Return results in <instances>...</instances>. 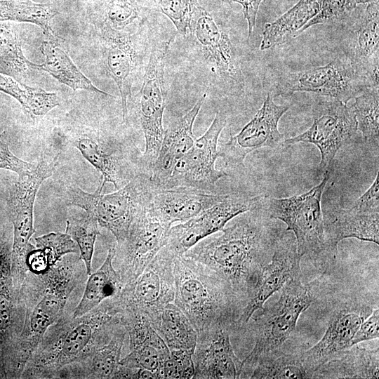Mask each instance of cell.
Instances as JSON below:
<instances>
[{
	"instance_id": "cell-1",
	"label": "cell",
	"mask_w": 379,
	"mask_h": 379,
	"mask_svg": "<svg viewBox=\"0 0 379 379\" xmlns=\"http://www.w3.org/2000/svg\"><path fill=\"white\" fill-rule=\"evenodd\" d=\"M229 222L220 235L206 237L183 255L211 267L229 284L241 314L286 228L269 216L263 201Z\"/></svg>"
},
{
	"instance_id": "cell-2",
	"label": "cell",
	"mask_w": 379,
	"mask_h": 379,
	"mask_svg": "<svg viewBox=\"0 0 379 379\" xmlns=\"http://www.w3.org/2000/svg\"><path fill=\"white\" fill-rule=\"evenodd\" d=\"M66 256V255H65ZM41 273L27 272L17 294L22 317L20 333L11 343L6 371L20 378L48 328L63 314L76 287L80 258H65Z\"/></svg>"
},
{
	"instance_id": "cell-3",
	"label": "cell",
	"mask_w": 379,
	"mask_h": 379,
	"mask_svg": "<svg viewBox=\"0 0 379 379\" xmlns=\"http://www.w3.org/2000/svg\"><path fill=\"white\" fill-rule=\"evenodd\" d=\"M121 325L114 297L80 317L62 315L48 328L20 378H58L65 366L84 360L106 344Z\"/></svg>"
},
{
	"instance_id": "cell-4",
	"label": "cell",
	"mask_w": 379,
	"mask_h": 379,
	"mask_svg": "<svg viewBox=\"0 0 379 379\" xmlns=\"http://www.w3.org/2000/svg\"><path fill=\"white\" fill-rule=\"evenodd\" d=\"M173 303L188 317L197 333L221 324L235 330L240 315L229 284L213 269L184 255L173 260Z\"/></svg>"
},
{
	"instance_id": "cell-5",
	"label": "cell",
	"mask_w": 379,
	"mask_h": 379,
	"mask_svg": "<svg viewBox=\"0 0 379 379\" xmlns=\"http://www.w3.org/2000/svg\"><path fill=\"white\" fill-rule=\"evenodd\" d=\"M330 173L308 192L288 198L265 196L263 207L271 218L286 225V231L293 232L300 257L306 256L319 271L326 272L335 260L329 253L324 234L321 201Z\"/></svg>"
},
{
	"instance_id": "cell-6",
	"label": "cell",
	"mask_w": 379,
	"mask_h": 379,
	"mask_svg": "<svg viewBox=\"0 0 379 379\" xmlns=\"http://www.w3.org/2000/svg\"><path fill=\"white\" fill-rule=\"evenodd\" d=\"M100 184L93 193L77 186L68 190L70 204L95 217L112 232L117 244L126 237L134 222L147 210L153 185L149 175L140 174L116 192L102 194Z\"/></svg>"
},
{
	"instance_id": "cell-7",
	"label": "cell",
	"mask_w": 379,
	"mask_h": 379,
	"mask_svg": "<svg viewBox=\"0 0 379 379\" xmlns=\"http://www.w3.org/2000/svg\"><path fill=\"white\" fill-rule=\"evenodd\" d=\"M313 284H302L301 278L289 280L279 291L278 300L251 319L255 344L242 360L240 378L247 375L258 358L269 351L281 347L295 329L300 315L314 301Z\"/></svg>"
},
{
	"instance_id": "cell-8",
	"label": "cell",
	"mask_w": 379,
	"mask_h": 379,
	"mask_svg": "<svg viewBox=\"0 0 379 379\" xmlns=\"http://www.w3.org/2000/svg\"><path fill=\"white\" fill-rule=\"evenodd\" d=\"M58 157L51 161L41 159L30 173L18 177L9 192L8 206L13 225L11 271L16 292L27 274L26 256L32 247L29 241L35 233L34 204L36 193L43 182L53 175Z\"/></svg>"
},
{
	"instance_id": "cell-9",
	"label": "cell",
	"mask_w": 379,
	"mask_h": 379,
	"mask_svg": "<svg viewBox=\"0 0 379 379\" xmlns=\"http://www.w3.org/2000/svg\"><path fill=\"white\" fill-rule=\"evenodd\" d=\"M369 81L346 59L337 58L327 65L281 76L275 84L278 95L310 92L347 102L367 88Z\"/></svg>"
},
{
	"instance_id": "cell-10",
	"label": "cell",
	"mask_w": 379,
	"mask_h": 379,
	"mask_svg": "<svg viewBox=\"0 0 379 379\" xmlns=\"http://www.w3.org/2000/svg\"><path fill=\"white\" fill-rule=\"evenodd\" d=\"M174 38L175 35L153 44L139 94V116L145 140L142 158L150 171L158 157L165 132L163 127L166 104L164 67Z\"/></svg>"
},
{
	"instance_id": "cell-11",
	"label": "cell",
	"mask_w": 379,
	"mask_h": 379,
	"mask_svg": "<svg viewBox=\"0 0 379 379\" xmlns=\"http://www.w3.org/2000/svg\"><path fill=\"white\" fill-rule=\"evenodd\" d=\"M313 123L304 133L284 140V145L298 142L316 145L321 152L319 172L329 171L338 150L347 144L357 131V123L351 107L335 99L321 100L312 107Z\"/></svg>"
},
{
	"instance_id": "cell-12",
	"label": "cell",
	"mask_w": 379,
	"mask_h": 379,
	"mask_svg": "<svg viewBox=\"0 0 379 379\" xmlns=\"http://www.w3.org/2000/svg\"><path fill=\"white\" fill-rule=\"evenodd\" d=\"M175 256L164 246L133 281L122 287L114 295L119 313L123 310L135 311L147 319L173 302Z\"/></svg>"
},
{
	"instance_id": "cell-13",
	"label": "cell",
	"mask_w": 379,
	"mask_h": 379,
	"mask_svg": "<svg viewBox=\"0 0 379 379\" xmlns=\"http://www.w3.org/2000/svg\"><path fill=\"white\" fill-rule=\"evenodd\" d=\"M265 195L227 194L197 216L171 226L165 246L175 255H183L202 239L221 231L238 215L260 206Z\"/></svg>"
},
{
	"instance_id": "cell-14",
	"label": "cell",
	"mask_w": 379,
	"mask_h": 379,
	"mask_svg": "<svg viewBox=\"0 0 379 379\" xmlns=\"http://www.w3.org/2000/svg\"><path fill=\"white\" fill-rule=\"evenodd\" d=\"M328 251L336 260L338 245L347 238L379 244V176L348 209L332 208L323 213Z\"/></svg>"
},
{
	"instance_id": "cell-15",
	"label": "cell",
	"mask_w": 379,
	"mask_h": 379,
	"mask_svg": "<svg viewBox=\"0 0 379 379\" xmlns=\"http://www.w3.org/2000/svg\"><path fill=\"white\" fill-rule=\"evenodd\" d=\"M226 124L225 117L216 112L208 130L195 140L190 149L176 163L164 188L187 187L210 192L220 179L227 176L215 166L220 157L218 138Z\"/></svg>"
},
{
	"instance_id": "cell-16",
	"label": "cell",
	"mask_w": 379,
	"mask_h": 379,
	"mask_svg": "<svg viewBox=\"0 0 379 379\" xmlns=\"http://www.w3.org/2000/svg\"><path fill=\"white\" fill-rule=\"evenodd\" d=\"M171 227L147 210L115 247L113 264L123 286L133 281L167 242Z\"/></svg>"
},
{
	"instance_id": "cell-17",
	"label": "cell",
	"mask_w": 379,
	"mask_h": 379,
	"mask_svg": "<svg viewBox=\"0 0 379 379\" xmlns=\"http://www.w3.org/2000/svg\"><path fill=\"white\" fill-rule=\"evenodd\" d=\"M289 106L276 105L267 93L262 106L252 119L235 135L218 149L219 157L225 164L237 167L243 164L251 152L263 147L281 148L284 145V137L278 130L281 117Z\"/></svg>"
},
{
	"instance_id": "cell-18",
	"label": "cell",
	"mask_w": 379,
	"mask_h": 379,
	"mask_svg": "<svg viewBox=\"0 0 379 379\" xmlns=\"http://www.w3.org/2000/svg\"><path fill=\"white\" fill-rule=\"evenodd\" d=\"M300 259L293 234L286 231L277 242L271 260L262 270L251 296L236 322L235 330L244 328L289 280L301 278Z\"/></svg>"
},
{
	"instance_id": "cell-19",
	"label": "cell",
	"mask_w": 379,
	"mask_h": 379,
	"mask_svg": "<svg viewBox=\"0 0 379 379\" xmlns=\"http://www.w3.org/2000/svg\"><path fill=\"white\" fill-rule=\"evenodd\" d=\"M372 310L370 305L359 298L347 299L336 306L322 338L310 349L303 351L305 364L313 375L321 365L351 347L359 326Z\"/></svg>"
},
{
	"instance_id": "cell-20",
	"label": "cell",
	"mask_w": 379,
	"mask_h": 379,
	"mask_svg": "<svg viewBox=\"0 0 379 379\" xmlns=\"http://www.w3.org/2000/svg\"><path fill=\"white\" fill-rule=\"evenodd\" d=\"M190 33L212 70L225 81L242 87L244 75L227 31L201 6L194 15Z\"/></svg>"
},
{
	"instance_id": "cell-21",
	"label": "cell",
	"mask_w": 379,
	"mask_h": 379,
	"mask_svg": "<svg viewBox=\"0 0 379 379\" xmlns=\"http://www.w3.org/2000/svg\"><path fill=\"white\" fill-rule=\"evenodd\" d=\"M348 24L344 39L346 57L372 87L378 88L379 1L368 3Z\"/></svg>"
},
{
	"instance_id": "cell-22",
	"label": "cell",
	"mask_w": 379,
	"mask_h": 379,
	"mask_svg": "<svg viewBox=\"0 0 379 379\" xmlns=\"http://www.w3.org/2000/svg\"><path fill=\"white\" fill-rule=\"evenodd\" d=\"M231 329L216 324L197 333L193 354V378H240L242 361L235 354L230 342Z\"/></svg>"
},
{
	"instance_id": "cell-23",
	"label": "cell",
	"mask_w": 379,
	"mask_h": 379,
	"mask_svg": "<svg viewBox=\"0 0 379 379\" xmlns=\"http://www.w3.org/2000/svg\"><path fill=\"white\" fill-rule=\"evenodd\" d=\"M187 187L154 188L151 191L148 212L166 225L185 222L225 197Z\"/></svg>"
},
{
	"instance_id": "cell-24",
	"label": "cell",
	"mask_w": 379,
	"mask_h": 379,
	"mask_svg": "<svg viewBox=\"0 0 379 379\" xmlns=\"http://www.w3.org/2000/svg\"><path fill=\"white\" fill-rule=\"evenodd\" d=\"M204 93L185 115L172 121L165 130L157 158L149 175L154 188H164L176 163L190 149L195 142L194 122L205 100Z\"/></svg>"
},
{
	"instance_id": "cell-25",
	"label": "cell",
	"mask_w": 379,
	"mask_h": 379,
	"mask_svg": "<svg viewBox=\"0 0 379 379\" xmlns=\"http://www.w3.org/2000/svg\"><path fill=\"white\" fill-rule=\"evenodd\" d=\"M130 350L120 360L114 378H161L162 365L170 349L154 328Z\"/></svg>"
},
{
	"instance_id": "cell-26",
	"label": "cell",
	"mask_w": 379,
	"mask_h": 379,
	"mask_svg": "<svg viewBox=\"0 0 379 379\" xmlns=\"http://www.w3.org/2000/svg\"><path fill=\"white\" fill-rule=\"evenodd\" d=\"M105 65L116 83L121 98L123 119L128 114L127 100L131 95L135 69V52L127 34L107 27Z\"/></svg>"
},
{
	"instance_id": "cell-27",
	"label": "cell",
	"mask_w": 379,
	"mask_h": 379,
	"mask_svg": "<svg viewBox=\"0 0 379 379\" xmlns=\"http://www.w3.org/2000/svg\"><path fill=\"white\" fill-rule=\"evenodd\" d=\"M126 335L125 328L119 326L106 344L95 349L84 360L65 366L63 368L69 371H65L60 378H114Z\"/></svg>"
},
{
	"instance_id": "cell-28",
	"label": "cell",
	"mask_w": 379,
	"mask_h": 379,
	"mask_svg": "<svg viewBox=\"0 0 379 379\" xmlns=\"http://www.w3.org/2000/svg\"><path fill=\"white\" fill-rule=\"evenodd\" d=\"M379 350L354 345L317 369L313 378H378Z\"/></svg>"
},
{
	"instance_id": "cell-29",
	"label": "cell",
	"mask_w": 379,
	"mask_h": 379,
	"mask_svg": "<svg viewBox=\"0 0 379 379\" xmlns=\"http://www.w3.org/2000/svg\"><path fill=\"white\" fill-rule=\"evenodd\" d=\"M39 48L45 60L41 64L34 63L33 69L46 72L59 82L67 86L73 91L86 90L110 96L109 93L98 88L81 72L57 42V39H48L43 41Z\"/></svg>"
},
{
	"instance_id": "cell-30",
	"label": "cell",
	"mask_w": 379,
	"mask_h": 379,
	"mask_svg": "<svg viewBox=\"0 0 379 379\" xmlns=\"http://www.w3.org/2000/svg\"><path fill=\"white\" fill-rule=\"evenodd\" d=\"M170 350L194 352L197 331L186 314L174 303L164 305L147 318Z\"/></svg>"
},
{
	"instance_id": "cell-31",
	"label": "cell",
	"mask_w": 379,
	"mask_h": 379,
	"mask_svg": "<svg viewBox=\"0 0 379 379\" xmlns=\"http://www.w3.org/2000/svg\"><path fill=\"white\" fill-rule=\"evenodd\" d=\"M322 0H299L291 9L266 23L262 32L260 49H269L296 37L300 30L319 11Z\"/></svg>"
},
{
	"instance_id": "cell-32",
	"label": "cell",
	"mask_w": 379,
	"mask_h": 379,
	"mask_svg": "<svg viewBox=\"0 0 379 379\" xmlns=\"http://www.w3.org/2000/svg\"><path fill=\"white\" fill-rule=\"evenodd\" d=\"M114 253L115 247H110L103 264L89 275L84 294L72 313V317L88 312L122 288L123 284L113 265Z\"/></svg>"
},
{
	"instance_id": "cell-33",
	"label": "cell",
	"mask_w": 379,
	"mask_h": 379,
	"mask_svg": "<svg viewBox=\"0 0 379 379\" xmlns=\"http://www.w3.org/2000/svg\"><path fill=\"white\" fill-rule=\"evenodd\" d=\"M281 347L260 355L246 378H312V373L305 364L303 352H286Z\"/></svg>"
},
{
	"instance_id": "cell-34",
	"label": "cell",
	"mask_w": 379,
	"mask_h": 379,
	"mask_svg": "<svg viewBox=\"0 0 379 379\" xmlns=\"http://www.w3.org/2000/svg\"><path fill=\"white\" fill-rule=\"evenodd\" d=\"M0 91L15 99L30 118L41 117L60 104L58 95L40 88L27 86L15 78L0 73Z\"/></svg>"
},
{
	"instance_id": "cell-35",
	"label": "cell",
	"mask_w": 379,
	"mask_h": 379,
	"mask_svg": "<svg viewBox=\"0 0 379 379\" xmlns=\"http://www.w3.org/2000/svg\"><path fill=\"white\" fill-rule=\"evenodd\" d=\"M58 14L53 4H39L32 0H1L0 22H30L39 26L48 39H57L50 25Z\"/></svg>"
},
{
	"instance_id": "cell-36",
	"label": "cell",
	"mask_w": 379,
	"mask_h": 379,
	"mask_svg": "<svg viewBox=\"0 0 379 379\" xmlns=\"http://www.w3.org/2000/svg\"><path fill=\"white\" fill-rule=\"evenodd\" d=\"M34 62L24 55L20 40L13 28L0 22V73L18 80L29 73Z\"/></svg>"
},
{
	"instance_id": "cell-37",
	"label": "cell",
	"mask_w": 379,
	"mask_h": 379,
	"mask_svg": "<svg viewBox=\"0 0 379 379\" xmlns=\"http://www.w3.org/2000/svg\"><path fill=\"white\" fill-rule=\"evenodd\" d=\"M351 106L359 130L368 142L378 146L379 139V91L367 88L355 98Z\"/></svg>"
},
{
	"instance_id": "cell-38",
	"label": "cell",
	"mask_w": 379,
	"mask_h": 379,
	"mask_svg": "<svg viewBox=\"0 0 379 379\" xmlns=\"http://www.w3.org/2000/svg\"><path fill=\"white\" fill-rule=\"evenodd\" d=\"M83 157L102 174L101 184L112 182L117 190L123 182L119 164L117 159L106 152L98 142L92 138L83 136L76 144Z\"/></svg>"
},
{
	"instance_id": "cell-39",
	"label": "cell",
	"mask_w": 379,
	"mask_h": 379,
	"mask_svg": "<svg viewBox=\"0 0 379 379\" xmlns=\"http://www.w3.org/2000/svg\"><path fill=\"white\" fill-rule=\"evenodd\" d=\"M11 253L0 248V344L4 346L9 329L14 324V293Z\"/></svg>"
},
{
	"instance_id": "cell-40",
	"label": "cell",
	"mask_w": 379,
	"mask_h": 379,
	"mask_svg": "<svg viewBox=\"0 0 379 379\" xmlns=\"http://www.w3.org/2000/svg\"><path fill=\"white\" fill-rule=\"evenodd\" d=\"M65 232L76 242L79 250V258L83 261L86 273L92 271V258L97 236L100 234L95 217L88 214L80 218H69L67 221Z\"/></svg>"
},
{
	"instance_id": "cell-41",
	"label": "cell",
	"mask_w": 379,
	"mask_h": 379,
	"mask_svg": "<svg viewBox=\"0 0 379 379\" xmlns=\"http://www.w3.org/2000/svg\"><path fill=\"white\" fill-rule=\"evenodd\" d=\"M35 245L51 267L65 255L79 252L76 242L66 232H51L34 239Z\"/></svg>"
},
{
	"instance_id": "cell-42",
	"label": "cell",
	"mask_w": 379,
	"mask_h": 379,
	"mask_svg": "<svg viewBox=\"0 0 379 379\" xmlns=\"http://www.w3.org/2000/svg\"><path fill=\"white\" fill-rule=\"evenodd\" d=\"M160 11L173 23L177 31L186 35L200 6L198 0H154Z\"/></svg>"
},
{
	"instance_id": "cell-43",
	"label": "cell",
	"mask_w": 379,
	"mask_h": 379,
	"mask_svg": "<svg viewBox=\"0 0 379 379\" xmlns=\"http://www.w3.org/2000/svg\"><path fill=\"white\" fill-rule=\"evenodd\" d=\"M356 8L354 0H322L319 13L305 25L300 34L318 24H332L348 19Z\"/></svg>"
},
{
	"instance_id": "cell-44",
	"label": "cell",
	"mask_w": 379,
	"mask_h": 379,
	"mask_svg": "<svg viewBox=\"0 0 379 379\" xmlns=\"http://www.w3.org/2000/svg\"><path fill=\"white\" fill-rule=\"evenodd\" d=\"M140 16L135 0H109L105 8V17L109 27L121 30Z\"/></svg>"
},
{
	"instance_id": "cell-45",
	"label": "cell",
	"mask_w": 379,
	"mask_h": 379,
	"mask_svg": "<svg viewBox=\"0 0 379 379\" xmlns=\"http://www.w3.org/2000/svg\"><path fill=\"white\" fill-rule=\"evenodd\" d=\"M194 352L185 350H170V354L161 368V378H193Z\"/></svg>"
},
{
	"instance_id": "cell-46",
	"label": "cell",
	"mask_w": 379,
	"mask_h": 379,
	"mask_svg": "<svg viewBox=\"0 0 379 379\" xmlns=\"http://www.w3.org/2000/svg\"><path fill=\"white\" fill-rule=\"evenodd\" d=\"M4 132L0 134V168L9 170L22 177L30 173L35 168L13 154L9 149L8 142L4 139Z\"/></svg>"
},
{
	"instance_id": "cell-47",
	"label": "cell",
	"mask_w": 379,
	"mask_h": 379,
	"mask_svg": "<svg viewBox=\"0 0 379 379\" xmlns=\"http://www.w3.org/2000/svg\"><path fill=\"white\" fill-rule=\"evenodd\" d=\"M379 337V310L376 308L361 322L351 340V347Z\"/></svg>"
},
{
	"instance_id": "cell-48",
	"label": "cell",
	"mask_w": 379,
	"mask_h": 379,
	"mask_svg": "<svg viewBox=\"0 0 379 379\" xmlns=\"http://www.w3.org/2000/svg\"><path fill=\"white\" fill-rule=\"evenodd\" d=\"M226 3H238L241 5L244 18L248 22V41L251 37L256 22V16L262 0H222Z\"/></svg>"
},
{
	"instance_id": "cell-49",
	"label": "cell",
	"mask_w": 379,
	"mask_h": 379,
	"mask_svg": "<svg viewBox=\"0 0 379 379\" xmlns=\"http://www.w3.org/2000/svg\"><path fill=\"white\" fill-rule=\"evenodd\" d=\"M7 377L4 348V346L0 344V378H6Z\"/></svg>"
},
{
	"instance_id": "cell-50",
	"label": "cell",
	"mask_w": 379,
	"mask_h": 379,
	"mask_svg": "<svg viewBox=\"0 0 379 379\" xmlns=\"http://www.w3.org/2000/svg\"><path fill=\"white\" fill-rule=\"evenodd\" d=\"M374 1H376V0H354L356 4H368Z\"/></svg>"
}]
</instances>
